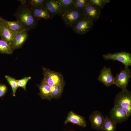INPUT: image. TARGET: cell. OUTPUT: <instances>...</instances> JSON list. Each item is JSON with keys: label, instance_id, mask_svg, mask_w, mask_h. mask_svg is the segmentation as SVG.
I'll use <instances>...</instances> for the list:
<instances>
[{"label": "cell", "instance_id": "cell-27", "mask_svg": "<svg viewBox=\"0 0 131 131\" xmlns=\"http://www.w3.org/2000/svg\"><path fill=\"white\" fill-rule=\"evenodd\" d=\"M89 2L92 4L95 5L101 9L103 8L105 4L104 0H89Z\"/></svg>", "mask_w": 131, "mask_h": 131}, {"label": "cell", "instance_id": "cell-31", "mask_svg": "<svg viewBox=\"0 0 131 131\" xmlns=\"http://www.w3.org/2000/svg\"></svg>", "mask_w": 131, "mask_h": 131}, {"label": "cell", "instance_id": "cell-23", "mask_svg": "<svg viewBox=\"0 0 131 131\" xmlns=\"http://www.w3.org/2000/svg\"><path fill=\"white\" fill-rule=\"evenodd\" d=\"M5 77L11 87L13 96H15L16 91L18 87L17 80L8 75L5 76Z\"/></svg>", "mask_w": 131, "mask_h": 131}, {"label": "cell", "instance_id": "cell-15", "mask_svg": "<svg viewBox=\"0 0 131 131\" xmlns=\"http://www.w3.org/2000/svg\"><path fill=\"white\" fill-rule=\"evenodd\" d=\"M69 123L77 124L83 128L86 127V122L84 118L72 111H71L68 113L64 122V124H66Z\"/></svg>", "mask_w": 131, "mask_h": 131}, {"label": "cell", "instance_id": "cell-21", "mask_svg": "<svg viewBox=\"0 0 131 131\" xmlns=\"http://www.w3.org/2000/svg\"><path fill=\"white\" fill-rule=\"evenodd\" d=\"M64 85H59L51 87L52 98L59 97L61 94L63 90Z\"/></svg>", "mask_w": 131, "mask_h": 131}, {"label": "cell", "instance_id": "cell-10", "mask_svg": "<svg viewBox=\"0 0 131 131\" xmlns=\"http://www.w3.org/2000/svg\"><path fill=\"white\" fill-rule=\"evenodd\" d=\"M109 118L116 124L126 121L129 116L118 106H114L110 110Z\"/></svg>", "mask_w": 131, "mask_h": 131}, {"label": "cell", "instance_id": "cell-4", "mask_svg": "<svg viewBox=\"0 0 131 131\" xmlns=\"http://www.w3.org/2000/svg\"><path fill=\"white\" fill-rule=\"evenodd\" d=\"M44 76L42 81L50 87L59 85H64L63 77L59 73L52 71L49 69L42 68Z\"/></svg>", "mask_w": 131, "mask_h": 131}, {"label": "cell", "instance_id": "cell-25", "mask_svg": "<svg viewBox=\"0 0 131 131\" xmlns=\"http://www.w3.org/2000/svg\"><path fill=\"white\" fill-rule=\"evenodd\" d=\"M89 2V0H74V7L82 10Z\"/></svg>", "mask_w": 131, "mask_h": 131}, {"label": "cell", "instance_id": "cell-24", "mask_svg": "<svg viewBox=\"0 0 131 131\" xmlns=\"http://www.w3.org/2000/svg\"><path fill=\"white\" fill-rule=\"evenodd\" d=\"M45 0H27V4L31 8H38L43 6Z\"/></svg>", "mask_w": 131, "mask_h": 131}, {"label": "cell", "instance_id": "cell-5", "mask_svg": "<svg viewBox=\"0 0 131 131\" xmlns=\"http://www.w3.org/2000/svg\"><path fill=\"white\" fill-rule=\"evenodd\" d=\"M103 56L105 60H112L118 61L128 68L131 65V54L128 52L122 51L113 53H109L103 55Z\"/></svg>", "mask_w": 131, "mask_h": 131}, {"label": "cell", "instance_id": "cell-1", "mask_svg": "<svg viewBox=\"0 0 131 131\" xmlns=\"http://www.w3.org/2000/svg\"><path fill=\"white\" fill-rule=\"evenodd\" d=\"M16 20L21 22L28 31H30L37 26L39 20L32 15L30 8L27 3L21 4L13 14Z\"/></svg>", "mask_w": 131, "mask_h": 131}, {"label": "cell", "instance_id": "cell-20", "mask_svg": "<svg viewBox=\"0 0 131 131\" xmlns=\"http://www.w3.org/2000/svg\"><path fill=\"white\" fill-rule=\"evenodd\" d=\"M11 46L6 41L0 40V53L11 54L13 53Z\"/></svg>", "mask_w": 131, "mask_h": 131}, {"label": "cell", "instance_id": "cell-3", "mask_svg": "<svg viewBox=\"0 0 131 131\" xmlns=\"http://www.w3.org/2000/svg\"><path fill=\"white\" fill-rule=\"evenodd\" d=\"M114 106L119 107L128 115L131 114V93L127 90H122L116 96Z\"/></svg>", "mask_w": 131, "mask_h": 131}, {"label": "cell", "instance_id": "cell-13", "mask_svg": "<svg viewBox=\"0 0 131 131\" xmlns=\"http://www.w3.org/2000/svg\"><path fill=\"white\" fill-rule=\"evenodd\" d=\"M28 32L25 29L19 32L16 34L11 46L13 51L21 48L23 45L28 38Z\"/></svg>", "mask_w": 131, "mask_h": 131}, {"label": "cell", "instance_id": "cell-30", "mask_svg": "<svg viewBox=\"0 0 131 131\" xmlns=\"http://www.w3.org/2000/svg\"><path fill=\"white\" fill-rule=\"evenodd\" d=\"M2 18H3L0 16V27L2 21Z\"/></svg>", "mask_w": 131, "mask_h": 131}, {"label": "cell", "instance_id": "cell-18", "mask_svg": "<svg viewBox=\"0 0 131 131\" xmlns=\"http://www.w3.org/2000/svg\"><path fill=\"white\" fill-rule=\"evenodd\" d=\"M3 21L9 28L16 31L19 32L26 29L25 27L20 21H10L3 18Z\"/></svg>", "mask_w": 131, "mask_h": 131}, {"label": "cell", "instance_id": "cell-11", "mask_svg": "<svg viewBox=\"0 0 131 131\" xmlns=\"http://www.w3.org/2000/svg\"><path fill=\"white\" fill-rule=\"evenodd\" d=\"M114 78L110 68H107L105 66L101 70L98 80L104 85L109 87L114 84Z\"/></svg>", "mask_w": 131, "mask_h": 131}, {"label": "cell", "instance_id": "cell-14", "mask_svg": "<svg viewBox=\"0 0 131 131\" xmlns=\"http://www.w3.org/2000/svg\"><path fill=\"white\" fill-rule=\"evenodd\" d=\"M43 7L50 12L51 18L56 15H60L62 12L59 3L57 0H45Z\"/></svg>", "mask_w": 131, "mask_h": 131}, {"label": "cell", "instance_id": "cell-17", "mask_svg": "<svg viewBox=\"0 0 131 131\" xmlns=\"http://www.w3.org/2000/svg\"><path fill=\"white\" fill-rule=\"evenodd\" d=\"M38 87L40 90V95L42 99L49 100L52 99L51 87L47 83L42 80Z\"/></svg>", "mask_w": 131, "mask_h": 131}, {"label": "cell", "instance_id": "cell-22", "mask_svg": "<svg viewBox=\"0 0 131 131\" xmlns=\"http://www.w3.org/2000/svg\"><path fill=\"white\" fill-rule=\"evenodd\" d=\"M59 3L63 11L67 10L74 7V0H57Z\"/></svg>", "mask_w": 131, "mask_h": 131}, {"label": "cell", "instance_id": "cell-12", "mask_svg": "<svg viewBox=\"0 0 131 131\" xmlns=\"http://www.w3.org/2000/svg\"><path fill=\"white\" fill-rule=\"evenodd\" d=\"M105 118L102 113L98 111L93 112L89 117L91 127L97 130H101Z\"/></svg>", "mask_w": 131, "mask_h": 131}, {"label": "cell", "instance_id": "cell-28", "mask_svg": "<svg viewBox=\"0 0 131 131\" xmlns=\"http://www.w3.org/2000/svg\"><path fill=\"white\" fill-rule=\"evenodd\" d=\"M7 90V87L5 85L0 84V98L4 96Z\"/></svg>", "mask_w": 131, "mask_h": 131}, {"label": "cell", "instance_id": "cell-7", "mask_svg": "<svg viewBox=\"0 0 131 131\" xmlns=\"http://www.w3.org/2000/svg\"><path fill=\"white\" fill-rule=\"evenodd\" d=\"M131 75L130 69L128 68L125 67L114 77V84L121 89L122 90H127L126 87Z\"/></svg>", "mask_w": 131, "mask_h": 131}, {"label": "cell", "instance_id": "cell-19", "mask_svg": "<svg viewBox=\"0 0 131 131\" xmlns=\"http://www.w3.org/2000/svg\"><path fill=\"white\" fill-rule=\"evenodd\" d=\"M117 124L106 115L101 130L102 131H115Z\"/></svg>", "mask_w": 131, "mask_h": 131}, {"label": "cell", "instance_id": "cell-8", "mask_svg": "<svg viewBox=\"0 0 131 131\" xmlns=\"http://www.w3.org/2000/svg\"><path fill=\"white\" fill-rule=\"evenodd\" d=\"M82 11L83 17L89 18L93 22L98 19L101 14V9L99 7L92 4L89 1Z\"/></svg>", "mask_w": 131, "mask_h": 131}, {"label": "cell", "instance_id": "cell-6", "mask_svg": "<svg viewBox=\"0 0 131 131\" xmlns=\"http://www.w3.org/2000/svg\"><path fill=\"white\" fill-rule=\"evenodd\" d=\"M94 22L89 18L83 17L73 27L72 30L78 34L84 35L92 29Z\"/></svg>", "mask_w": 131, "mask_h": 131}, {"label": "cell", "instance_id": "cell-26", "mask_svg": "<svg viewBox=\"0 0 131 131\" xmlns=\"http://www.w3.org/2000/svg\"><path fill=\"white\" fill-rule=\"evenodd\" d=\"M31 78V77H25L22 79L17 80L18 87L23 88L26 91L27 83Z\"/></svg>", "mask_w": 131, "mask_h": 131}, {"label": "cell", "instance_id": "cell-9", "mask_svg": "<svg viewBox=\"0 0 131 131\" xmlns=\"http://www.w3.org/2000/svg\"><path fill=\"white\" fill-rule=\"evenodd\" d=\"M3 19V18L0 27V36L1 39L6 41L11 46L15 36L19 32L8 27L4 22Z\"/></svg>", "mask_w": 131, "mask_h": 131}, {"label": "cell", "instance_id": "cell-29", "mask_svg": "<svg viewBox=\"0 0 131 131\" xmlns=\"http://www.w3.org/2000/svg\"><path fill=\"white\" fill-rule=\"evenodd\" d=\"M21 3V4H24L27 3V0H18Z\"/></svg>", "mask_w": 131, "mask_h": 131}, {"label": "cell", "instance_id": "cell-2", "mask_svg": "<svg viewBox=\"0 0 131 131\" xmlns=\"http://www.w3.org/2000/svg\"><path fill=\"white\" fill-rule=\"evenodd\" d=\"M60 15L66 26L72 28L83 17L82 10L74 7L63 11Z\"/></svg>", "mask_w": 131, "mask_h": 131}, {"label": "cell", "instance_id": "cell-16", "mask_svg": "<svg viewBox=\"0 0 131 131\" xmlns=\"http://www.w3.org/2000/svg\"><path fill=\"white\" fill-rule=\"evenodd\" d=\"M30 10L33 15L39 20L41 18L46 20L51 18L50 12L43 6L38 8H30Z\"/></svg>", "mask_w": 131, "mask_h": 131}]
</instances>
